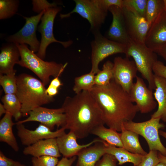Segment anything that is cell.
Listing matches in <instances>:
<instances>
[{
	"instance_id": "obj_12",
	"label": "cell",
	"mask_w": 166,
	"mask_h": 166,
	"mask_svg": "<svg viewBox=\"0 0 166 166\" xmlns=\"http://www.w3.org/2000/svg\"><path fill=\"white\" fill-rule=\"evenodd\" d=\"M113 63V80L129 93L138 71L135 62L127 57H117Z\"/></svg>"
},
{
	"instance_id": "obj_16",
	"label": "cell",
	"mask_w": 166,
	"mask_h": 166,
	"mask_svg": "<svg viewBox=\"0 0 166 166\" xmlns=\"http://www.w3.org/2000/svg\"><path fill=\"white\" fill-rule=\"evenodd\" d=\"M126 27L130 39L145 43L150 26L144 18L138 16L125 8H122Z\"/></svg>"
},
{
	"instance_id": "obj_48",
	"label": "cell",
	"mask_w": 166,
	"mask_h": 166,
	"mask_svg": "<svg viewBox=\"0 0 166 166\" xmlns=\"http://www.w3.org/2000/svg\"><path fill=\"white\" fill-rule=\"evenodd\" d=\"M156 166H166V165L163 163L160 162Z\"/></svg>"
},
{
	"instance_id": "obj_2",
	"label": "cell",
	"mask_w": 166,
	"mask_h": 166,
	"mask_svg": "<svg viewBox=\"0 0 166 166\" xmlns=\"http://www.w3.org/2000/svg\"><path fill=\"white\" fill-rule=\"evenodd\" d=\"M61 108L66 116V129L77 139L88 136L97 127L104 125L101 112L90 92L83 91L73 97H66Z\"/></svg>"
},
{
	"instance_id": "obj_3",
	"label": "cell",
	"mask_w": 166,
	"mask_h": 166,
	"mask_svg": "<svg viewBox=\"0 0 166 166\" xmlns=\"http://www.w3.org/2000/svg\"><path fill=\"white\" fill-rule=\"evenodd\" d=\"M16 80L15 94L21 104L22 116L27 117L35 108L54 101L47 94L41 81L32 75L23 73L16 76Z\"/></svg>"
},
{
	"instance_id": "obj_4",
	"label": "cell",
	"mask_w": 166,
	"mask_h": 166,
	"mask_svg": "<svg viewBox=\"0 0 166 166\" xmlns=\"http://www.w3.org/2000/svg\"><path fill=\"white\" fill-rule=\"evenodd\" d=\"M20 54L21 59L18 64L34 72L45 86L50 82V77H59L67 66L55 61H46L39 57L29 49L26 44H16Z\"/></svg>"
},
{
	"instance_id": "obj_24",
	"label": "cell",
	"mask_w": 166,
	"mask_h": 166,
	"mask_svg": "<svg viewBox=\"0 0 166 166\" xmlns=\"http://www.w3.org/2000/svg\"><path fill=\"white\" fill-rule=\"evenodd\" d=\"M104 144L106 153L113 155L118 161L119 165L126 163H132L134 166H137L141 162L144 156L132 153L124 148L117 147L106 142Z\"/></svg>"
},
{
	"instance_id": "obj_32",
	"label": "cell",
	"mask_w": 166,
	"mask_h": 166,
	"mask_svg": "<svg viewBox=\"0 0 166 166\" xmlns=\"http://www.w3.org/2000/svg\"><path fill=\"white\" fill-rule=\"evenodd\" d=\"M19 2L17 0H0V19H7L14 15L18 10Z\"/></svg>"
},
{
	"instance_id": "obj_21",
	"label": "cell",
	"mask_w": 166,
	"mask_h": 166,
	"mask_svg": "<svg viewBox=\"0 0 166 166\" xmlns=\"http://www.w3.org/2000/svg\"><path fill=\"white\" fill-rule=\"evenodd\" d=\"M105 142H96L93 145L81 150L77 155L78 159L76 166H95L106 153Z\"/></svg>"
},
{
	"instance_id": "obj_14",
	"label": "cell",
	"mask_w": 166,
	"mask_h": 166,
	"mask_svg": "<svg viewBox=\"0 0 166 166\" xmlns=\"http://www.w3.org/2000/svg\"><path fill=\"white\" fill-rule=\"evenodd\" d=\"M15 124L17 136L22 144L26 146L41 140L57 138L65 133V127L53 131L48 127L40 124L34 130H30L26 128L23 124Z\"/></svg>"
},
{
	"instance_id": "obj_47",
	"label": "cell",
	"mask_w": 166,
	"mask_h": 166,
	"mask_svg": "<svg viewBox=\"0 0 166 166\" xmlns=\"http://www.w3.org/2000/svg\"><path fill=\"white\" fill-rule=\"evenodd\" d=\"M159 135L162 136L166 139V132L160 130L159 131Z\"/></svg>"
},
{
	"instance_id": "obj_44",
	"label": "cell",
	"mask_w": 166,
	"mask_h": 166,
	"mask_svg": "<svg viewBox=\"0 0 166 166\" xmlns=\"http://www.w3.org/2000/svg\"><path fill=\"white\" fill-rule=\"evenodd\" d=\"M156 53H158L166 61V44L157 50Z\"/></svg>"
},
{
	"instance_id": "obj_15",
	"label": "cell",
	"mask_w": 166,
	"mask_h": 166,
	"mask_svg": "<svg viewBox=\"0 0 166 166\" xmlns=\"http://www.w3.org/2000/svg\"><path fill=\"white\" fill-rule=\"evenodd\" d=\"M112 16V21L107 33V38L127 45L130 39L128 34L122 9L112 6L109 9Z\"/></svg>"
},
{
	"instance_id": "obj_33",
	"label": "cell",
	"mask_w": 166,
	"mask_h": 166,
	"mask_svg": "<svg viewBox=\"0 0 166 166\" xmlns=\"http://www.w3.org/2000/svg\"><path fill=\"white\" fill-rule=\"evenodd\" d=\"M15 73L0 74V85L5 94H15L17 90Z\"/></svg>"
},
{
	"instance_id": "obj_36",
	"label": "cell",
	"mask_w": 166,
	"mask_h": 166,
	"mask_svg": "<svg viewBox=\"0 0 166 166\" xmlns=\"http://www.w3.org/2000/svg\"><path fill=\"white\" fill-rule=\"evenodd\" d=\"M33 10L34 12L41 13L49 8L57 6V3H50L46 0H34L32 1Z\"/></svg>"
},
{
	"instance_id": "obj_19",
	"label": "cell",
	"mask_w": 166,
	"mask_h": 166,
	"mask_svg": "<svg viewBox=\"0 0 166 166\" xmlns=\"http://www.w3.org/2000/svg\"><path fill=\"white\" fill-rule=\"evenodd\" d=\"M23 153L26 155H30L35 157L48 156L58 158L61 156L56 138L38 141L26 147L23 151Z\"/></svg>"
},
{
	"instance_id": "obj_29",
	"label": "cell",
	"mask_w": 166,
	"mask_h": 166,
	"mask_svg": "<svg viewBox=\"0 0 166 166\" xmlns=\"http://www.w3.org/2000/svg\"><path fill=\"white\" fill-rule=\"evenodd\" d=\"M164 11L163 0H147L145 18L150 27Z\"/></svg>"
},
{
	"instance_id": "obj_34",
	"label": "cell",
	"mask_w": 166,
	"mask_h": 166,
	"mask_svg": "<svg viewBox=\"0 0 166 166\" xmlns=\"http://www.w3.org/2000/svg\"><path fill=\"white\" fill-rule=\"evenodd\" d=\"M32 166H56L59 160L58 158L48 156L33 157Z\"/></svg>"
},
{
	"instance_id": "obj_22",
	"label": "cell",
	"mask_w": 166,
	"mask_h": 166,
	"mask_svg": "<svg viewBox=\"0 0 166 166\" xmlns=\"http://www.w3.org/2000/svg\"><path fill=\"white\" fill-rule=\"evenodd\" d=\"M154 82L156 88L153 95L158 108L151 117L159 118L166 122V79L154 75Z\"/></svg>"
},
{
	"instance_id": "obj_5",
	"label": "cell",
	"mask_w": 166,
	"mask_h": 166,
	"mask_svg": "<svg viewBox=\"0 0 166 166\" xmlns=\"http://www.w3.org/2000/svg\"><path fill=\"white\" fill-rule=\"evenodd\" d=\"M125 53L126 57H132L138 71L143 78L147 81L148 88L155 89L154 74L152 70L153 66L157 61L156 53L148 48L145 43L130 40L126 45Z\"/></svg>"
},
{
	"instance_id": "obj_27",
	"label": "cell",
	"mask_w": 166,
	"mask_h": 166,
	"mask_svg": "<svg viewBox=\"0 0 166 166\" xmlns=\"http://www.w3.org/2000/svg\"><path fill=\"white\" fill-rule=\"evenodd\" d=\"M6 111L10 113L15 121L22 116L21 102L15 94H5L1 98Z\"/></svg>"
},
{
	"instance_id": "obj_46",
	"label": "cell",
	"mask_w": 166,
	"mask_h": 166,
	"mask_svg": "<svg viewBox=\"0 0 166 166\" xmlns=\"http://www.w3.org/2000/svg\"><path fill=\"white\" fill-rule=\"evenodd\" d=\"M7 112L5 108L3 105L0 103V117L1 116L4 114H5Z\"/></svg>"
},
{
	"instance_id": "obj_39",
	"label": "cell",
	"mask_w": 166,
	"mask_h": 166,
	"mask_svg": "<svg viewBox=\"0 0 166 166\" xmlns=\"http://www.w3.org/2000/svg\"><path fill=\"white\" fill-rule=\"evenodd\" d=\"M0 166H26L20 162L14 161L6 156L0 151Z\"/></svg>"
},
{
	"instance_id": "obj_30",
	"label": "cell",
	"mask_w": 166,
	"mask_h": 166,
	"mask_svg": "<svg viewBox=\"0 0 166 166\" xmlns=\"http://www.w3.org/2000/svg\"><path fill=\"white\" fill-rule=\"evenodd\" d=\"M113 63L108 60L103 64L102 69L95 74V85L103 86L109 84L113 78Z\"/></svg>"
},
{
	"instance_id": "obj_31",
	"label": "cell",
	"mask_w": 166,
	"mask_h": 166,
	"mask_svg": "<svg viewBox=\"0 0 166 166\" xmlns=\"http://www.w3.org/2000/svg\"><path fill=\"white\" fill-rule=\"evenodd\" d=\"M123 0V8L138 16L145 18L147 0Z\"/></svg>"
},
{
	"instance_id": "obj_28",
	"label": "cell",
	"mask_w": 166,
	"mask_h": 166,
	"mask_svg": "<svg viewBox=\"0 0 166 166\" xmlns=\"http://www.w3.org/2000/svg\"><path fill=\"white\" fill-rule=\"evenodd\" d=\"M95 74L90 71L88 73L76 77L73 87V90L75 94L83 91L91 92L95 85Z\"/></svg>"
},
{
	"instance_id": "obj_23",
	"label": "cell",
	"mask_w": 166,
	"mask_h": 166,
	"mask_svg": "<svg viewBox=\"0 0 166 166\" xmlns=\"http://www.w3.org/2000/svg\"><path fill=\"white\" fill-rule=\"evenodd\" d=\"M12 115L7 112L0 121V141L6 143L15 152L19 149L12 128L16 124L12 121Z\"/></svg>"
},
{
	"instance_id": "obj_43",
	"label": "cell",
	"mask_w": 166,
	"mask_h": 166,
	"mask_svg": "<svg viewBox=\"0 0 166 166\" xmlns=\"http://www.w3.org/2000/svg\"><path fill=\"white\" fill-rule=\"evenodd\" d=\"M47 94L50 96L53 97L58 92V89L49 85L46 89Z\"/></svg>"
},
{
	"instance_id": "obj_40",
	"label": "cell",
	"mask_w": 166,
	"mask_h": 166,
	"mask_svg": "<svg viewBox=\"0 0 166 166\" xmlns=\"http://www.w3.org/2000/svg\"><path fill=\"white\" fill-rule=\"evenodd\" d=\"M106 7L108 9L111 6H116L121 8L123 7V0H102Z\"/></svg>"
},
{
	"instance_id": "obj_38",
	"label": "cell",
	"mask_w": 166,
	"mask_h": 166,
	"mask_svg": "<svg viewBox=\"0 0 166 166\" xmlns=\"http://www.w3.org/2000/svg\"><path fill=\"white\" fill-rule=\"evenodd\" d=\"M152 70L154 75L166 79V65L162 62L157 60L153 66Z\"/></svg>"
},
{
	"instance_id": "obj_25",
	"label": "cell",
	"mask_w": 166,
	"mask_h": 166,
	"mask_svg": "<svg viewBox=\"0 0 166 166\" xmlns=\"http://www.w3.org/2000/svg\"><path fill=\"white\" fill-rule=\"evenodd\" d=\"M139 135L134 132L125 129H123L121 133V139L124 148L132 153L144 156L148 153L142 147Z\"/></svg>"
},
{
	"instance_id": "obj_26",
	"label": "cell",
	"mask_w": 166,
	"mask_h": 166,
	"mask_svg": "<svg viewBox=\"0 0 166 166\" xmlns=\"http://www.w3.org/2000/svg\"><path fill=\"white\" fill-rule=\"evenodd\" d=\"M91 134L97 136L109 144L118 147L123 148L121 133L111 128H107L104 125L99 126L91 132Z\"/></svg>"
},
{
	"instance_id": "obj_13",
	"label": "cell",
	"mask_w": 166,
	"mask_h": 166,
	"mask_svg": "<svg viewBox=\"0 0 166 166\" xmlns=\"http://www.w3.org/2000/svg\"><path fill=\"white\" fill-rule=\"evenodd\" d=\"M136 79L129 94L141 113H148L156 108L157 103L155 100L152 90L147 87L143 79L137 76Z\"/></svg>"
},
{
	"instance_id": "obj_20",
	"label": "cell",
	"mask_w": 166,
	"mask_h": 166,
	"mask_svg": "<svg viewBox=\"0 0 166 166\" xmlns=\"http://www.w3.org/2000/svg\"><path fill=\"white\" fill-rule=\"evenodd\" d=\"M0 53V74H9L16 73L14 69L15 64L20 60V54L15 44L9 43L1 49Z\"/></svg>"
},
{
	"instance_id": "obj_17",
	"label": "cell",
	"mask_w": 166,
	"mask_h": 166,
	"mask_svg": "<svg viewBox=\"0 0 166 166\" xmlns=\"http://www.w3.org/2000/svg\"><path fill=\"white\" fill-rule=\"evenodd\" d=\"M145 44L155 53L166 44V13L164 11L151 25Z\"/></svg>"
},
{
	"instance_id": "obj_10",
	"label": "cell",
	"mask_w": 166,
	"mask_h": 166,
	"mask_svg": "<svg viewBox=\"0 0 166 166\" xmlns=\"http://www.w3.org/2000/svg\"><path fill=\"white\" fill-rule=\"evenodd\" d=\"M45 10L30 17L23 16L26 20L24 26L17 33L7 37L6 41L9 43L15 44L29 45L30 49L32 52H38L40 42L37 38L36 31Z\"/></svg>"
},
{
	"instance_id": "obj_37",
	"label": "cell",
	"mask_w": 166,
	"mask_h": 166,
	"mask_svg": "<svg viewBox=\"0 0 166 166\" xmlns=\"http://www.w3.org/2000/svg\"><path fill=\"white\" fill-rule=\"evenodd\" d=\"M117 160L113 155L105 153L96 164L95 166H116Z\"/></svg>"
},
{
	"instance_id": "obj_7",
	"label": "cell",
	"mask_w": 166,
	"mask_h": 166,
	"mask_svg": "<svg viewBox=\"0 0 166 166\" xmlns=\"http://www.w3.org/2000/svg\"><path fill=\"white\" fill-rule=\"evenodd\" d=\"M160 120L159 118L151 117L144 122L130 121L124 124V128L143 137L148 143L149 151H158L166 156V148L162 143L159 136V129L164 127V125L160 122Z\"/></svg>"
},
{
	"instance_id": "obj_6",
	"label": "cell",
	"mask_w": 166,
	"mask_h": 166,
	"mask_svg": "<svg viewBox=\"0 0 166 166\" xmlns=\"http://www.w3.org/2000/svg\"><path fill=\"white\" fill-rule=\"evenodd\" d=\"M75 7L70 12L61 14V18H67L73 13L78 14L87 19L90 25V31L93 33L100 29L104 23L108 14V9L104 5L102 0H74Z\"/></svg>"
},
{
	"instance_id": "obj_9",
	"label": "cell",
	"mask_w": 166,
	"mask_h": 166,
	"mask_svg": "<svg viewBox=\"0 0 166 166\" xmlns=\"http://www.w3.org/2000/svg\"><path fill=\"white\" fill-rule=\"evenodd\" d=\"M60 7L56 6L49 8L45 10L41 18V22L38 28V31L41 35L40 48L36 55L42 59H44L45 57L47 47L53 42L61 44L66 48L71 45L73 41H60L56 39L53 34L54 20L57 14L61 10Z\"/></svg>"
},
{
	"instance_id": "obj_45",
	"label": "cell",
	"mask_w": 166,
	"mask_h": 166,
	"mask_svg": "<svg viewBox=\"0 0 166 166\" xmlns=\"http://www.w3.org/2000/svg\"><path fill=\"white\" fill-rule=\"evenodd\" d=\"M157 156L160 162L163 163L166 165V156L162 155L160 152L158 153Z\"/></svg>"
},
{
	"instance_id": "obj_11",
	"label": "cell",
	"mask_w": 166,
	"mask_h": 166,
	"mask_svg": "<svg viewBox=\"0 0 166 166\" xmlns=\"http://www.w3.org/2000/svg\"><path fill=\"white\" fill-rule=\"evenodd\" d=\"M30 121L40 122L52 131L56 126L61 128L65 127L66 124V116L61 107L54 109L38 107L31 111L26 118L16 123L23 124Z\"/></svg>"
},
{
	"instance_id": "obj_35",
	"label": "cell",
	"mask_w": 166,
	"mask_h": 166,
	"mask_svg": "<svg viewBox=\"0 0 166 166\" xmlns=\"http://www.w3.org/2000/svg\"><path fill=\"white\" fill-rule=\"evenodd\" d=\"M157 154L156 151H149L137 166H156L160 162Z\"/></svg>"
},
{
	"instance_id": "obj_18",
	"label": "cell",
	"mask_w": 166,
	"mask_h": 166,
	"mask_svg": "<svg viewBox=\"0 0 166 166\" xmlns=\"http://www.w3.org/2000/svg\"><path fill=\"white\" fill-rule=\"evenodd\" d=\"M77 139L74 133L71 131L67 134L65 133L56 138L60 152L63 157L70 158L76 156L84 148L88 147L96 142L104 143L105 142L98 138L88 144L81 145L77 142Z\"/></svg>"
},
{
	"instance_id": "obj_8",
	"label": "cell",
	"mask_w": 166,
	"mask_h": 166,
	"mask_svg": "<svg viewBox=\"0 0 166 166\" xmlns=\"http://www.w3.org/2000/svg\"><path fill=\"white\" fill-rule=\"evenodd\" d=\"M93 34L94 39L91 42V71L96 74L100 70L99 65L102 61L114 54H125L127 46L109 39L102 35L100 31L94 32Z\"/></svg>"
},
{
	"instance_id": "obj_42",
	"label": "cell",
	"mask_w": 166,
	"mask_h": 166,
	"mask_svg": "<svg viewBox=\"0 0 166 166\" xmlns=\"http://www.w3.org/2000/svg\"><path fill=\"white\" fill-rule=\"evenodd\" d=\"M59 77H57L54 78L51 81L49 85L58 89L61 86L63 85V84Z\"/></svg>"
},
{
	"instance_id": "obj_41",
	"label": "cell",
	"mask_w": 166,
	"mask_h": 166,
	"mask_svg": "<svg viewBox=\"0 0 166 166\" xmlns=\"http://www.w3.org/2000/svg\"><path fill=\"white\" fill-rule=\"evenodd\" d=\"M76 156L70 158L63 157L59 161L56 166H72V164L76 160Z\"/></svg>"
},
{
	"instance_id": "obj_49",
	"label": "cell",
	"mask_w": 166,
	"mask_h": 166,
	"mask_svg": "<svg viewBox=\"0 0 166 166\" xmlns=\"http://www.w3.org/2000/svg\"><path fill=\"white\" fill-rule=\"evenodd\" d=\"M164 5V11L166 13V0H163Z\"/></svg>"
},
{
	"instance_id": "obj_1",
	"label": "cell",
	"mask_w": 166,
	"mask_h": 166,
	"mask_svg": "<svg viewBox=\"0 0 166 166\" xmlns=\"http://www.w3.org/2000/svg\"><path fill=\"white\" fill-rule=\"evenodd\" d=\"M100 109L102 120L109 128L117 132L132 121L139 109L129 94L113 80L106 85H95L91 92Z\"/></svg>"
}]
</instances>
